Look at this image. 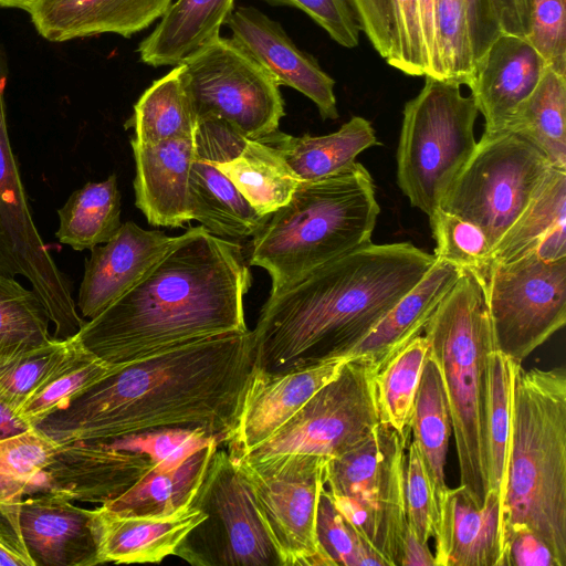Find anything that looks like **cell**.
I'll list each match as a JSON object with an SVG mask.
<instances>
[{
  "mask_svg": "<svg viewBox=\"0 0 566 566\" xmlns=\"http://www.w3.org/2000/svg\"><path fill=\"white\" fill-rule=\"evenodd\" d=\"M254 367L249 329L200 338L118 366L34 428L60 444L157 428L237 429Z\"/></svg>",
  "mask_w": 566,
  "mask_h": 566,
  "instance_id": "cell-1",
  "label": "cell"
},
{
  "mask_svg": "<svg viewBox=\"0 0 566 566\" xmlns=\"http://www.w3.org/2000/svg\"><path fill=\"white\" fill-rule=\"evenodd\" d=\"M251 273L242 248L191 227L126 293L76 334L93 355L125 365L213 335L245 331Z\"/></svg>",
  "mask_w": 566,
  "mask_h": 566,
  "instance_id": "cell-2",
  "label": "cell"
},
{
  "mask_svg": "<svg viewBox=\"0 0 566 566\" xmlns=\"http://www.w3.org/2000/svg\"><path fill=\"white\" fill-rule=\"evenodd\" d=\"M434 261L409 242H370L270 294L251 332L254 368L281 375L346 359Z\"/></svg>",
  "mask_w": 566,
  "mask_h": 566,
  "instance_id": "cell-3",
  "label": "cell"
},
{
  "mask_svg": "<svg viewBox=\"0 0 566 566\" xmlns=\"http://www.w3.org/2000/svg\"><path fill=\"white\" fill-rule=\"evenodd\" d=\"M527 528L566 566V371L514 369L506 480L501 509L504 541Z\"/></svg>",
  "mask_w": 566,
  "mask_h": 566,
  "instance_id": "cell-4",
  "label": "cell"
},
{
  "mask_svg": "<svg viewBox=\"0 0 566 566\" xmlns=\"http://www.w3.org/2000/svg\"><path fill=\"white\" fill-rule=\"evenodd\" d=\"M380 212L368 170L300 181L290 200L252 237L249 264L271 277L277 293L313 270L371 242Z\"/></svg>",
  "mask_w": 566,
  "mask_h": 566,
  "instance_id": "cell-5",
  "label": "cell"
},
{
  "mask_svg": "<svg viewBox=\"0 0 566 566\" xmlns=\"http://www.w3.org/2000/svg\"><path fill=\"white\" fill-rule=\"evenodd\" d=\"M454 436L460 484L482 505L489 491L490 357L496 350L484 281L462 270L424 327Z\"/></svg>",
  "mask_w": 566,
  "mask_h": 566,
  "instance_id": "cell-6",
  "label": "cell"
},
{
  "mask_svg": "<svg viewBox=\"0 0 566 566\" xmlns=\"http://www.w3.org/2000/svg\"><path fill=\"white\" fill-rule=\"evenodd\" d=\"M405 104L397 149V184L410 205L430 217L475 149L478 108L460 84L424 76Z\"/></svg>",
  "mask_w": 566,
  "mask_h": 566,
  "instance_id": "cell-7",
  "label": "cell"
},
{
  "mask_svg": "<svg viewBox=\"0 0 566 566\" xmlns=\"http://www.w3.org/2000/svg\"><path fill=\"white\" fill-rule=\"evenodd\" d=\"M409 439L380 422L354 450L328 459L325 484L336 509L387 566H400L408 528L405 503Z\"/></svg>",
  "mask_w": 566,
  "mask_h": 566,
  "instance_id": "cell-8",
  "label": "cell"
},
{
  "mask_svg": "<svg viewBox=\"0 0 566 566\" xmlns=\"http://www.w3.org/2000/svg\"><path fill=\"white\" fill-rule=\"evenodd\" d=\"M553 169L548 159L521 136L483 133L439 208L479 227L493 251Z\"/></svg>",
  "mask_w": 566,
  "mask_h": 566,
  "instance_id": "cell-9",
  "label": "cell"
},
{
  "mask_svg": "<svg viewBox=\"0 0 566 566\" xmlns=\"http://www.w3.org/2000/svg\"><path fill=\"white\" fill-rule=\"evenodd\" d=\"M190 505L206 517L186 534L175 556L193 566H285L249 482L227 451L217 448Z\"/></svg>",
  "mask_w": 566,
  "mask_h": 566,
  "instance_id": "cell-10",
  "label": "cell"
},
{
  "mask_svg": "<svg viewBox=\"0 0 566 566\" xmlns=\"http://www.w3.org/2000/svg\"><path fill=\"white\" fill-rule=\"evenodd\" d=\"M9 67L0 45V275L25 277L54 325L53 337L66 339L86 321L72 296V281L57 266L42 239L11 147L4 91Z\"/></svg>",
  "mask_w": 566,
  "mask_h": 566,
  "instance_id": "cell-11",
  "label": "cell"
},
{
  "mask_svg": "<svg viewBox=\"0 0 566 566\" xmlns=\"http://www.w3.org/2000/svg\"><path fill=\"white\" fill-rule=\"evenodd\" d=\"M178 65L198 120L221 119L248 139L279 130L280 85L232 38H214Z\"/></svg>",
  "mask_w": 566,
  "mask_h": 566,
  "instance_id": "cell-12",
  "label": "cell"
},
{
  "mask_svg": "<svg viewBox=\"0 0 566 566\" xmlns=\"http://www.w3.org/2000/svg\"><path fill=\"white\" fill-rule=\"evenodd\" d=\"M375 374L370 365L346 359L337 375L283 426L239 458L261 460L303 453L332 459L359 447L381 422Z\"/></svg>",
  "mask_w": 566,
  "mask_h": 566,
  "instance_id": "cell-13",
  "label": "cell"
},
{
  "mask_svg": "<svg viewBox=\"0 0 566 566\" xmlns=\"http://www.w3.org/2000/svg\"><path fill=\"white\" fill-rule=\"evenodd\" d=\"M496 350L516 364L566 323V258L492 262L484 277Z\"/></svg>",
  "mask_w": 566,
  "mask_h": 566,
  "instance_id": "cell-14",
  "label": "cell"
},
{
  "mask_svg": "<svg viewBox=\"0 0 566 566\" xmlns=\"http://www.w3.org/2000/svg\"><path fill=\"white\" fill-rule=\"evenodd\" d=\"M328 459L289 453L234 460L285 566H333L316 539L317 505Z\"/></svg>",
  "mask_w": 566,
  "mask_h": 566,
  "instance_id": "cell-15",
  "label": "cell"
},
{
  "mask_svg": "<svg viewBox=\"0 0 566 566\" xmlns=\"http://www.w3.org/2000/svg\"><path fill=\"white\" fill-rule=\"evenodd\" d=\"M193 142L189 172L191 220L230 241L254 237L271 214L259 213L218 166L221 160L235 157L248 138L226 122L206 117L198 120Z\"/></svg>",
  "mask_w": 566,
  "mask_h": 566,
  "instance_id": "cell-16",
  "label": "cell"
},
{
  "mask_svg": "<svg viewBox=\"0 0 566 566\" xmlns=\"http://www.w3.org/2000/svg\"><path fill=\"white\" fill-rule=\"evenodd\" d=\"M150 469L143 454L120 448L111 438L61 444L51 463L35 478L30 494L52 492L72 501L109 502Z\"/></svg>",
  "mask_w": 566,
  "mask_h": 566,
  "instance_id": "cell-17",
  "label": "cell"
},
{
  "mask_svg": "<svg viewBox=\"0 0 566 566\" xmlns=\"http://www.w3.org/2000/svg\"><path fill=\"white\" fill-rule=\"evenodd\" d=\"M224 24L244 49L280 86L305 95L323 119L338 118L335 81L308 53L298 49L275 20L253 7L233 8Z\"/></svg>",
  "mask_w": 566,
  "mask_h": 566,
  "instance_id": "cell-18",
  "label": "cell"
},
{
  "mask_svg": "<svg viewBox=\"0 0 566 566\" xmlns=\"http://www.w3.org/2000/svg\"><path fill=\"white\" fill-rule=\"evenodd\" d=\"M547 63L525 38L500 33L474 63L469 87L484 133L507 132L541 81Z\"/></svg>",
  "mask_w": 566,
  "mask_h": 566,
  "instance_id": "cell-19",
  "label": "cell"
},
{
  "mask_svg": "<svg viewBox=\"0 0 566 566\" xmlns=\"http://www.w3.org/2000/svg\"><path fill=\"white\" fill-rule=\"evenodd\" d=\"M345 360L337 358L281 375L253 367L237 429L227 443L230 458L237 459L270 438L337 375Z\"/></svg>",
  "mask_w": 566,
  "mask_h": 566,
  "instance_id": "cell-20",
  "label": "cell"
},
{
  "mask_svg": "<svg viewBox=\"0 0 566 566\" xmlns=\"http://www.w3.org/2000/svg\"><path fill=\"white\" fill-rule=\"evenodd\" d=\"M52 492L20 503L19 522L34 566L99 565L94 510Z\"/></svg>",
  "mask_w": 566,
  "mask_h": 566,
  "instance_id": "cell-21",
  "label": "cell"
},
{
  "mask_svg": "<svg viewBox=\"0 0 566 566\" xmlns=\"http://www.w3.org/2000/svg\"><path fill=\"white\" fill-rule=\"evenodd\" d=\"M174 238L126 221L104 245L91 249L76 303L82 317H96L126 293L166 252Z\"/></svg>",
  "mask_w": 566,
  "mask_h": 566,
  "instance_id": "cell-22",
  "label": "cell"
},
{
  "mask_svg": "<svg viewBox=\"0 0 566 566\" xmlns=\"http://www.w3.org/2000/svg\"><path fill=\"white\" fill-rule=\"evenodd\" d=\"M436 566H500L501 500L489 490L479 505L459 485L448 489L433 531Z\"/></svg>",
  "mask_w": 566,
  "mask_h": 566,
  "instance_id": "cell-23",
  "label": "cell"
},
{
  "mask_svg": "<svg viewBox=\"0 0 566 566\" xmlns=\"http://www.w3.org/2000/svg\"><path fill=\"white\" fill-rule=\"evenodd\" d=\"M172 0H35L28 10L38 33L51 42L114 33L124 38L148 28Z\"/></svg>",
  "mask_w": 566,
  "mask_h": 566,
  "instance_id": "cell-24",
  "label": "cell"
},
{
  "mask_svg": "<svg viewBox=\"0 0 566 566\" xmlns=\"http://www.w3.org/2000/svg\"><path fill=\"white\" fill-rule=\"evenodd\" d=\"M193 138L153 145L130 139L135 205L151 226L179 228L191 221L189 172Z\"/></svg>",
  "mask_w": 566,
  "mask_h": 566,
  "instance_id": "cell-25",
  "label": "cell"
},
{
  "mask_svg": "<svg viewBox=\"0 0 566 566\" xmlns=\"http://www.w3.org/2000/svg\"><path fill=\"white\" fill-rule=\"evenodd\" d=\"M462 269L436 259L422 279L347 354L376 371L400 348L419 336Z\"/></svg>",
  "mask_w": 566,
  "mask_h": 566,
  "instance_id": "cell-26",
  "label": "cell"
},
{
  "mask_svg": "<svg viewBox=\"0 0 566 566\" xmlns=\"http://www.w3.org/2000/svg\"><path fill=\"white\" fill-rule=\"evenodd\" d=\"M205 517L191 505L166 517L120 516L101 505L94 509L99 564L160 563Z\"/></svg>",
  "mask_w": 566,
  "mask_h": 566,
  "instance_id": "cell-27",
  "label": "cell"
},
{
  "mask_svg": "<svg viewBox=\"0 0 566 566\" xmlns=\"http://www.w3.org/2000/svg\"><path fill=\"white\" fill-rule=\"evenodd\" d=\"M234 0H176L155 29L139 43L143 63L176 66L220 35Z\"/></svg>",
  "mask_w": 566,
  "mask_h": 566,
  "instance_id": "cell-28",
  "label": "cell"
},
{
  "mask_svg": "<svg viewBox=\"0 0 566 566\" xmlns=\"http://www.w3.org/2000/svg\"><path fill=\"white\" fill-rule=\"evenodd\" d=\"M262 142L274 146L300 181H316L342 174L354 166L356 157L379 145L371 123L354 116L337 132L312 136H292L276 130Z\"/></svg>",
  "mask_w": 566,
  "mask_h": 566,
  "instance_id": "cell-29",
  "label": "cell"
},
{
  "mask_svg": "<svg viewBox=\"0 0 566 566\" xmlns=\"http://www.w3.org/2000/svg\"><path fill=\"white\" fill-rule=\"evenodd\" d=\"M410 434L427 475L437 523L440 506L449 489L446 482V462L451 423L441 376L429 356L426 357L415 398Z\"/></svg>",
  "mask_w": 566,
  "mask_h": 566,
  "instance_id": "cell-30",
  "label": "cell"
},
{
  "mask_svg": "<svg viewBox=\"0 0 566 566\" xmlns=\"http://www.w3.org/2000/svg\"><path fill=\"white\" fill-rule=\"evenodd\" d=\"M218 447L211 443L198 450L174 470L150 469L130 489L102 506L120 516L166 517L176 514L190 505Z\"/></svg>",
  "mask_w": 566,
  "mask_h": 566,
  "instance_id": "cell-31",
  "label": "cell"
},
{
  "mask_svg": "<svg viewBox=\"0 0 566 566\" xmlns=\"http://www.w3.org/2000/svg\"><path fill=\"white\" fill-rule=\"evenodd\" d=\"M218 166L250 205L265 216L285 205L300 184L282 154L258 139H248L235 157L223 159Z\"/></svg>",
  "mask_w": 566,
  "mask_h": 566,
  "instance_id": "cell-32",
  "label": "cell"
},
{
  "mask_svg": "<svg viewBox=\"0 0 566 566\" xmlns=\"http://www.w3.org/2000/svg\"><path fill=\"white\" fill-rule=\"evenodd\" d=\"M57 240L75 251L91 250L109 241L122 226L117 176L88 181L73 191L57 210Z\"/></svg>",
  "mask_w": 566,
  "mask_h": 566,
  "instance_id": "cell-33",
  "label": "cell"
},
{
  "mask_svg": "<svg viewBox=\"0 0 566 566\" xmlns=\"http://www.w3.org/2000/svg\"><path fill=\"white\" fill-rule=\"evenodd\" d=\"M198 118L181 80L179 65L156 80L134 105L125 123L134 129L132 140L153 145L195 137Z\"/></svg>",
  "mask_w": 566,
  "mask_h": 566,
  "instance_id": "cell-34",
  "label": "cell"
},
{
  "mask_svg": "<svg viewBox=\"0 0 566 566\" xmlns=\"http://www.w3.org/2000/svg\"><path fill=\"white\" fill-rule=\"evenodd\" d=\"M507 132L535 146L554 168L566 170V75L547 66Z\"/></svg>",
  "mask_w": 566,
  "mask_h": 566,
  "instance_id": "cell-35",
  "label": "cell"
},
{
  "mask_svg": "<svg viewBox=\"0 0 566 566\" xmlns=\"http://www.w3.org/2000/svg\"><path fill=\"white\" fill-rule=\"evenodd\" d=\"M82 346L74 335L66 339L52 337L39 345L0 354V402L15 415Z\"/></svg>",
  "mask_w": 566,
  "mask_h": 566,
  "instance_id": "cell-36",
  "label": "cell"
},
{
  "mask_svg": "<svg viewBox=\"0 0 566 566\" xmlns=\"http://www.w3.org/2000/svg\"><path fill=\"white\" fill-rule=\"evenodd\" d=\"M429 343L417 336L394 354L375 374V392L381 422L410 438V419Z\"/></svg>",
  "mask_w": 566,
  "mask_h": 566,
  "instance_id": "cell-37",
  "label": "cell"
},
{
  "mask_svg": "<svg viewBox=\"0 0 566 566\" xmlns=\"http://www.w3.org/2000/svg\"><path fill=\"white\" fill-rule=\"evenodd\" d=\"M560 224H566V170L554 168L541 191L492 251V262H509L533 252Z\"/></svg>",
  "mask_w": 566,
  "mask_h": 566,
  "instance_id": "cell-38",
  "label": "cell"
},
{
  "mask_svg": "<svg viewBox=\"0 0 566 566\" xmlns=\"http://www.w3.org/2000/svg\"><path fill=\"white\" fill-rule=\"evenodd\" d=\"M120 365L107 364L84 346L49 381L18 409L17 416L35 427L51 413L63 409L90 387Z\"/></svg>",
  "mask_w": 566,
  "mask_h": 566,
  "instance_id": "cell-39",
  "label": "cell"
},
{
  "mask_svg": "<svg viewBox=\"0 0 566 566\" xmlns=\"http://www.w3.org/2000/svg\"><path fill=\"white\" fill-rule=\"evenodd\" d=\"M61 444L38 429L0 438V502L20 503Z\"/></svg>",
  "mask_w": 566,
  "mask_h": 566,
  "instance_id": "cell-40",
  "label": "cell"
},
{
  "mask_svg": "<svg viewBox=\"0 0 566 566\" xmlns=\"http://www.w3.org/2000/svg\"><path fill=\"white\" fill-rule=\"evenodd\" d=\"M516 363L495 350L490 357V390L488 410L489 490H494L502 509L506 480L511 403Z\"/></svg>",
  "mask_w": 566,
  "mask_h": 566,
  "instance_id": "cell-41",
  "label": "cell"
},
{
  "mask_svg": "<svg viewBox=\"0 0 566 566\" xmlns=\"http://www.w3.org/2000/svg\"><path fill=\"white\" fill-rule=\"evenodd\" d=\"M49 314L31 289L14 277L0 275V354L51 339Z\"/></svg>",
  "mask_w": 566,
  "mask_h": 566,
  "instance_id": "cell-42",
  "label": "cell"
},
{
  "mask_svg": "<svg viewBox=\"0 0 566 566\" xmlns=\"http://www.w3.org/2000/svg\"><path fill=\"white\" fill-rule=\"evenodd\" d=\"M316 539L319 551L333 566H387L360 532L336 509L325 486L317 505Z\"/></svg>",
  "mask_w": 566,
  "mask_h": 566,
  "instance_id": "cell-43",
  "label": "cell"
},
{
  "mask_svg": "<svg viewBox=\"0 0 566 566\" xmlns=\"http://www.w3.org/2000/svg\"><path fill=\"white\" fill-rule=\"evenodd\" d=\"M429 221L437 243L436 259L473 271L484 280L492 263V249L482 230L441 208Z\"/></svg>",
  "mask_w": 566,
  "mask_h": 566,
  "instance_id": "cell-44",
  "label": "cell"
},
{
  "mask_svg": "<svg viewBox=\"0 0 566 566\" xmlns=\"http://www.w3.org/2000/svg\"><path fill=\"white\" fill-rule=\"evenodd\" d=\"M437 41L441 80L469 85L474 63L463 0H438Z\"/></svg>",
  "mask_w": 566,
  "mask_h": 566,
  "instance_id": "cell-45",
  "label": "cell"
},
{
  "mask_svg": "<svg viewBox=\"0 0 566 566\" xmlns=\"http://www.w3.org/2000/svg\"><path fill=\"white\" fill-rule=\"evenodd\" d=\"M392 40L387 63L411 76H424V49L418 0H389Z\"/></svg>",
  "mask_w": 566,
  "mask_h": 566,
  "instance_id": "cell-46",
  "label": "cell"
},
{
  "mask_svg": "<svg viewBox=\"0 0 566 566\" xmlns=\"http://www.w3.org/2000/svg\"><path fill=\"white\" fill-rule=\"evenodd\" d=\"M528 41L548 66L566 75V0H530Z\"/></svg>",
  "mask_w": 566,
  "mask_h": 566,
  "instance_id": "cell-47",
  "label": "cell"
},
{
  "mask_svg": "<svg viewBox=\"0 0 566 566\" xmlns=\"http://www.w3.org/2000/svg\"><path fill=\"white\" fill-rule=\"evenodd\" d=\"M405 470L407 525L423 543L433 536L436 516L427 475L418 450L410 440Z\"/></svg>",
  "mask_w": 566,
  "mask_h": 566,
  "instance_id": "cell-48",
  "label": "cell"
},
{
  "mask_svg": "<svg viewBox=\"0 0 566 566\" xmlns=\"http://www.w3.org/2000/svg\"><path fill=\"white\" fill-rule=\"evenodd\" d=\"M271 6H286L306 13L339 45L355 48L360 29L346 0H262Z\"/></svg>",
  "mask_w": 566,
  "mask_h": 566,
  "instance_id": "cell-49",
  "label": "cell"
},
{
  "mask_svg": "<svg viewBox=\"0 0 566 566\" xmlns=\"http://www.w3.org/2000/svg\"><path fill=\"white\" fill-rule=\"evenodd\" d=\"M360 31L377 53L386 59L392 40V20L389 0H346Z\"/></svg>",
  "mask_w": 566,
  "mask_h": 566,
  "instance_id": "cell-50",
  "label": "cell"
},
{
  "mask_svg": "<svg viewBox=\"0 0 566 566\" xmlns=\"http://www.w3.org/2000/svg\"><path fill=\"white\" fill-rule=\"evenodd\" d=\"M500 566H557L548 547L530 530L513 532L503 543Z\"/></svg>",
  "mask_w": 566,
  "mask_h": 566,
  "instance_id": "cell-51",
  "label": "cell"
},
{
  "mask_svg": "<svg viewBox=\"0 0 566 566\" xmlns=\"http://www.w3.org/2000/svg\"><path fill=\"white\" fill-rule=\"evenodd\" d=\"M463 2L473 63H475L501 32L492 9L491 0H463Z\"/></svg>",
  "mask_w": 566,
  "mask_h": 566,
  "instance_id": "cell-52",
  "label": "cell"
},
{
  "mask_svg": "<svg viewBox=\"0 0 566 566\" xmlns=\"http://www.w3.org/2000/svg\"><path fill=\"white\" fill-rule=\"evenodd\" d=\"M491 4L501 33L528 39L530 0H491Z\"/></svg>",
  "mask_w": 566,
  "mask_h": 566,
  "instance_id": "cell-53",
  "label": "cell"
},
{
  "mask_svg": "<svg viewBox=\"0 0 566 566\" xmlns=\"http://www.w3.org/2000/svg\"><path fill=\"white\" fill-rule=\"evenodd\" d=\"M22 549L19 505L0 502V565L14 560Z\"/></svg>",
  "mask_w": 566,
  "mask_h": 566,
  "instance_id": "cell-54",
  "label": "cell"
},
{
  "mask_svg": "<svg viewBox=\"0 0 566 566\" xmlns=\"http://www.w3.org/2000/svg\"><path fill=\"white\" fill-rule=\"evenodd\" d=\"M437 4L438 0H418L424 49V76L441 80L437 41Z\"/></svg>",
  "mask_w": 566,
  "mask_h": 566,
  "instance_id": "cell-55",
  "label": "cell"
},
{
  "mask_svg": "<svg viewBox=\"0 0 566 566\" xmlns=\"http://www.w3.org/2000/svg\"><path fill=\"white\" fill-rule=\"evenodd\" d=\"M400 566H436L428 543L421 542L409 527L402 543Z\"/></svg>",
  "mask_w": 566,
  "mask_h": 566,
  "instance_id": "cell-56",
  "label": "cell"
},
{
  "mask_svg": "<svg viewBox=\"0 0 566 566\" xmlns=\"http://www.w3.org/2000/svg\"><path fill=\"white\" fill-rule=\"evenodd\" d=\"M30 428L33 427H29L8 407L0 402V438L15 434Z\"/></svg>",
  "mask_w": 566,
  "mask_h": 566,
  "instance_id": "cell-57",
  "label": "cell"
},
{
  "mask_svg": "<svg viewBox=\"0 0 566 566\" xmlns=\"http://www.w3.org/2000/svg\"><path fill=\"white\" fill-rule=\"evenodd\" d=\"M35 0H0L1 8L21 9L28 12Z\"/></svg>",
  "mask_w": 566,
  "mask_h": 566,
  "instance_id": "cell-58",
  "label": "cell"
}]
</instances>
